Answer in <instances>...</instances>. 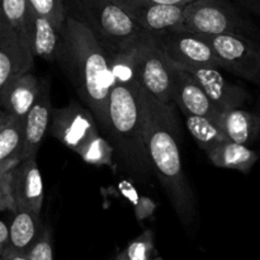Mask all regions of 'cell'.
Returning a JSON list of instances; mask_svg holds the SVG:
<instances>
[{
  "mask_svg": "<svg viewBox=\"0 0 260 260\" xmlns=\"http://www.w3.org/2000/svg\"><path fill=\"white\" fill-rule=\"evenodd\" d=\"M184 117L188 131L194 137L197 144L202 147L205 152H207L208 150L212 149L216 145L221 144V142L228 141L221 127L213 119L200 116Z\"/></svg>",
  "mask_w": 260,
  "mask_h": 260,
  "instance_id": "22",
  "label": "cell"
},
{
  "mask_svg": "<svg viewBox=\"0 0 260 260\" xmlns=\"http://www.w3.org/2000/svg\"><path fill=\"white\" fill-rule=\"evenodd\" d=\"M25 255L28 260H53L52 231L48 226L45 225L38 240Z\"/></svg>",
  "mask_w": 260,
  "mask_h": 260,
  "instance_id": "28",
  "label": "cell"
},
{
  "mask_svg": "<svg viewBox=\"0 0 260 260\" xmlns=\"http://www.w3.org/2000/svg\"><path fill=\"white\" fill-rule=\"evenodd\" d=\"M179 66V65H178ZM190 74L206 95L220 111L241 108L249 99L248 91L223 78L216 68L201 66H180Z\"/></svg>",
  "mask_w": 260,
  "mask_h": 260,
  "instance_id": "10",
  "label": "cell"
},
{
  "mask_svg": "<svg viewBox=\"0 0 260 260\" xmlns=\"http://www.w3.org/2000/svg\"><path fill=\"white\" fill-rule=\"evenodd\" d=\"M24 119L9 117L0 127V161H20L23 159Z\"/></svg>",
  "mask_w": 260,
  "mask_h": 260,
  "instance_id": "21",
  "label": "cell"
},
{
  "mask_svg": "<svg viewBox=\"0 0 260 260\" xmlns=\"http://www.w3.org/2000/svg\"><path fill=\"white\" fill-rule=\"evenodd\" d=\"M28 15L29 4L27 0H0V19L19 33L25 41Z\"/></svg>",
  "mask_w": 260,
  "mask_h": 260,
  "instance_id": "24",
  "label": "cell"
},
{
  "mask_svg": "<svg viewBox=\"0 0 260 260\" xmlns=\"http://www.w3.org/2000/svg\"><path fill=\"white\" fill-rule=\"evenodd\" d=\"M104 129L128 172L145 178L152 174L144 141L141 103L131 85L114 84L112 86Z\"/></svg>",
  "mask_w": 260,
  "mask_h": 260,
  "instance_id": "3",
  "label": "cell"
},
{
  "mask_svg": "<svg viewBox=\"0 0 260 260\" xmlns=\"http://www.w3.org/2000/svg\"><path fill=\"white\" fill-rule=\"evenodd\" d=\"M206 154L215 167L238 170L244 174H248L258 161V154L254 150L229 140L213 146Z\"/></svg>",
  "mask_w": 260,
  "mask_h": 260,
  "instance_id": "20",
  "label": "cell"
},
{
  "mask_svg": "<svg viewBox=\"0 0 260 260\" xmlns=\"http://www.w3.org/2000/svg\"><path fill=\"white\" fill-rule=\"evenodd\" d=\"M137 81L156 101L173 107V63L165 55L156 35L144 30L134 43Z\"/></svg>",
  "mask_w": 260,
  "mask_h": 260,
  "instance_id": "6",
  "label": "cell"
},
{
  "mask_svg": "<svg viewBox=\"0 0 260 260\" xmlns=\"http://www.w3.org/2000/svg\"><path fill=\"white\" fill-rule=\"evenodd\" d=\"M25 38L33 57L47 61L57 60L62 43V29L56 27L46 17L36 13L30 7Z\"/></svg>",
  "mask_w": 260,
  "mask_h": 260,
  "instance_id": "16",
  "label": "cell"
},
{
  "mask_svg": "<svg viewBox=\"0 0 260 260\" xmlns=\"http://www.w3.org/2000/svg\"><path fill=\"white\" fill-rule=\"evenodd\" d=\"M0 260H12V259L7 258V256H4V258H0Z\"/></svg>",
  "mask_w": 260,
  "mask_h": 260,
  "instance_id": "34",
  "label": "cell"
},
{
  "mask_svg": "<svg viewBox=\"0 0 260 260\" xmlns=\"http://www.w3.org/2000/svg\"><path fill=\"white\" fill-rule=\"evenodd\" d=\"M198 35L216 53L221 69L260 84V41L235 35Z\"/></svg>",
  "mask_w": 260,
  "mask_h": 260,
  "instance_id": "7",
  "label": "cell"
},
{
  "mask_svg": "<svg viewBox=\"0 0 260 260\" xmlns=\"http://www.w3.org/2000/svg\"><path fill=\"white\" fill-rule=\"evenodd\" d=\"M52 104L47 81L41 83L40 93L24 119V149L23 159L37 157L42 140L50 127ZM22 159V160H23Z\"/></svg>",
  "mask_w": 260,
  "mask_h": 260,
  "instance_id": "15",
  "label": "cell"
},
{
  "mask_svg": "<svg viewBox=\"0 0 260 260\" xmlns=\"http://www.w3.org/2000/svg\"><path fill=\"white\" fill-rule=\"evenodd\" d=\"M10 188L17 210L41 213L43 205V182L37 157L23 159L10 170Z\"/></svg>",
  "mask_w": 260,
  "mask_h": 260,
  "instance_id": "14",
  "label": "cell"
},
{
  "mask_svg": "<svg viewBox=\"0 0 260 260\" xmlns=\"http://www.w3.org/2000/svg\"><path fill=\"white\" fill-rule=\"evenodd\" d=\"M234 2L260 19V0H234Z\"/></svg>",
  "mask_w": 260,
  "mask_h": 260,
  "instance_id": "31",
  "label": "cell"
},
{
  "mask_svg": "<svg viewBox=\"0 0 260 260\" xmlns=\"http://www.w3.org/2000/svg\"><path fill=\"white\" fill-rule=\"evenodd\" d=\"M217 123L229 141L246 146L255 142L260 134V116L241 108L222 111Z\"/></svg>",
  "mask_w": 260,
  "mask_h": 260,
  "instance_id": "19",
  "label": "cell"
},
{
  "mask_svg": "<svg viewBox=\"0 0 260 260\" xmlns=\"http://www.w3.org/2000/svg\"><path fill=\"white\" fill-rule=\"evenodd\" d=\"M40 89L41 81L33 74L24 73L17 76L0 94V109L9 117L25 118Z\"/></svg>",
  "mask_w": 260,
  "mask_h": 260,
  "instance_id": "17",
  "label": "cell"
},
{
  "mask_svg": "<svg viewBox=\"0 0 260 260\" xmlns=\"http://www.w3.org/2000/svg\"><path fill=\"white\" fill-rule=\"evenodd\" d=\"M57 60L68 71L90 113L104 128L113 86L108 55L90 28L71 14L63 23Z\"/></svg>",
  "mask_w": 260,
  "mask_h": 260,
  "instance_id": "2",
  "label": "cell"
},
{
  "mask_svg": "<svg viewBox=\"0 0 260 260\" xmlns=\"http://www.w3.org/2000/svg\"><path fill=\"white\" fill-rule=\"evenodd\" d=\"M131 86L141 103L144 141L152 173L164 188L178 218L190 228L197 218V203L183 169L174 109L156 101L139 81Z\"/></svg>",
  "mask_w": 260,
  "mask_h": 260,
  "instance_id": "1",
  "label": "cell"
},
{
  "mask_svg": "<svg viewBox=\"0 0 260 260\" xmlns=\"http://www.w3.org/2000/svg\"><path fill=\"white\" fill-rule=\"evenodd\" d=\"M70 7L71 15L90 28L107 55L131 46L144 32L113 0H70Z\"/></svg>",
  "mask_w": 260,
  "mask_h": 260,
  "instance_id": "4",
  "label": "cell"
},
{
  "mask_svg": "<svg viewBox=\"0 0 260 260\" xmlns=\"http://www.w3.org/2000/svg\"><path fill=\"white\" fill-rule=\"evenodd\" d=\"M29 7L38 14L50 19L57 28L62 29L68 13L65 0H27Z\"/></svg>",
  "mask_w": 260,
  "mask_h": 260,
  "instance_id": "27",
  "label": "cell"
},
{
  "mask_svg": "<svg viewBox=\"0 0 260 260\" xmlns=\"http://www.w3.org/2000/svg\"><path fill=\"white\" fill-rule=\"evenodd\" d=\"M154 235L151 230H146L131 241L116 260H154Z\"/></svg>",
  "mask_w": 260,
  "mask_h": 260,
  "instance_id": "25",
  "label": "cell"
},
{
  "mask_svg": "<svg viewBox=\"0 0 260 260\" xmlns=\"http://www.w3.org/2000/svg\"><path fill=\"white\" fill-rule=\"evenodd\" d=\"M173 63V62H172ZM173 103L184 116L207 117L217 122L222 111L217 108L188 71L173 63Z\"/></svg>",
  "mask_w": 260,
  "mask_h": 260,
  "instance_id": "13",
  "label": "cell"
},
{
  "mask_svg": "<svg viewBox=\"0 0 260 260\" xmlns=\"http://www.w3.org/2000/svg\"><path fill=\"white\" fill-rule=\"evenodd\" d=\"M114 149L111 142L107 141L101 135L91 140L80 152L79 156L91 165H111L113 160Z\"/></svg>",
  "mask_w": 260,
  "mask_h": 260,
  "instance_id": "26",
  "label": "cell"
},
{
  "mask_svg": "<svg viewBox=\"0 0 260 260\" xmlns=\"http://www.w3.org/2000/svg\"><path fill=\"white\" fill-rule=\"evenodd\" d=\"M15 208L14 200L12 196V188H10V170L0 174V212L10 211L14 212Z\"/></svg>",
  "mask_w": 260,
  "mask_h": 260,
  "instance_id": "29",
  "label": "cell"
},
{
  "mask_svg": "<svg viewBox=\"0 0 260 260\" xmlns=\"http://www.w3.org/2000/svg\"><path fill=\"white\" fill-rule=\"evenodd\" d=\"M109 68L114 84L132 85L137 81L136 70H135V53L134 43L123 50L108 55Z\"/></svg>",
  "mask_w": 260,
  "mask_h": 260,
  "instance_id": "23",
  "label": "cell"
},
{
  "mask_svg": "<svg viewBox=\"0 0 260 260\" xmlns=\"http://www.w3.org/2000/svg\"><path fill=\"white\" fill-rule=\"evenodd\" d=\"M140 2L152 3V4H165V5H187L194 0H140Z\"/></svg>",
  "mask_w": 260,
  "mask_h": 260,
  "instance_id": "32",
  "label": "cell"
},
{
  "mask_svg": "<svg viewBox=\"0 0 260 260\" xmlns=\"http://www.w3.org/2000/svg\"><path fill=\"white\" fill-rule=\"evenodd\" d=\"M8 118H9V116H8L7 113H4V112H3L2 109H0V127H2L3 124L5 123V122H7Z\"/></svg>",
  "mask_w": 260,
  "mask_h": 260,
  "instance_id": "33",
  "label": "cell"
},
{
  "mask_svg": "<svg viewBox=\"0 0 260 260\" xmlns=\"http://www.w3.org/2000/svg\"><path fill=\"white\" fill-rule=\"evenodd\" d=\"M8 228L9 245L5 254H27L40 238L45 223L41 220V213L29 210H15Z\"/></svg>",
  "mask_w": 260,
  "mask_h": 260,
  "instance_id": "18",
  "label": "cell"
},
{
  "mask_svg": "<svg viewBox=\"0 0 260 260\" xmlns=\"http://www.w3.org/2000/svg\"><path fill=\"white\" fill-rule=\"evenodd\" d=\"M132 20L147 32L177 30L183 23V5L152 4L140 0H113Z\"/></svg>",
  "mask_w": 260,
  "mask_h": 260,
  "instance_id": "11",
  "label": "cell"
},
{
  "mask_svg": "<svg viewBox=\"0 0 260 260\" xmlns=\"http://www.w3.org/2000/svg\"><path fill=\"white\" fill-rule=\"evenodd\" d=\"M155 35L165 55L175 65L221 69L216 53L198 33L162 30Z\"/></svg>",
  "mask_w": 260,
  "mask_h": 260,
  "instance_id": "9",
  "label": "cell"
},
{
  "mask_svg": "<svg viewBox=\"0 0 260 260\" xmlns=\"http://www.w3.org/2000/svg\"><path fill=\"white\" fill-rule=\"evenodd\" d=\"M33 58L27 41L0 19V94L13 79L29 73Z\"/></svg>",
  "mask_w": 260,
  "mask_h": 260,
  "instance_id": "12",
  "label": "cell"
},
{
  "mask_svg": "<svg viewBox=\"0 0 260 260\" xmlns=\"http://www.w3.org/2000/svg\"><path fill=\"white\" fill-rule=\"evenodd\" d=\"M177 30L245 36L260 41L258 25L229 0H194L184 5L183 23Z\"/></svg>",
  "mask_w": 260,
  "mask_h": 260,
  "instance_id": "5",
  "label": "cell"
},
{
  "mask_svg": "<svg viewBox=\"0 0 260 260\" xmlns=\"http://www.w3.org/2000/svg\"><path fill=\"white\" fill-rule=\"evenodd\" d=\"M9 245V228L4 221L0 220V258H3Z\"/></svg>",
  "mask_w": 260,
  "mask_h": 260,
  "instance_id": "30",
  "label": "cell"
},
{
  "mask_svg": "<svg viewBox=\"0 0 260 260\" xmlns=\"http://www.w3.org/2000/svg\"><path fill=\"white\" fill-rule=\"evenodd\" d=\"M48 129L55 139L76 154L99 136L93 114L75 102L52 111Z\"/></svg>",
  "mask_w": 260,
  "mask_h": 260,
  "instance_id": "8",
  "label": "cell"
}]
</instances>
